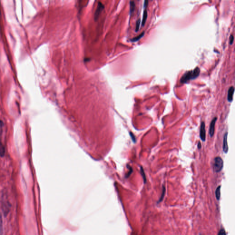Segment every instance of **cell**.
Returning <instances> with one entry per match:
<instances>
[{
	"instance_id": "cell-1",
	"label": "cell",
	"mask_w": 235,
	"mask_h": 235,
	"mask_svg": "<svg viewBox=\"0 0 235 235\" xmlns=\"http://www.w3.org/2000/svg\"><path fill=\"white\" fill-rule=\"evenodd\" d=\"M200 73V69L198 67H196L193 70L187 71L182 76L180 82L181 84L186 83L190 80H194L199 76Z\"/></svg>"
},
{
	"instance_id": "cell-2",
	"label": "cell",
	"mask_w": 235,
	"mask_h": 235,
	"mask_svg": "<svg viewBox=\"0 0 235 235\" xmlns=\"http://www.w3.org/2000/svg\"><path fill=\"white\" fill-rule=\"evenodd\" d=\"M223 161L220 157H217L214 159V164L213 165V169L214 172H220L221 171L223 168Z\"/></svg>"
},
{
	"instance_id": "cell-3",
	"label": "cell",
	"mask_w": 235,
	"mask_h": 235,
	"mask_svg": "<svg viewBox=\"0 0 235 235\" xmlns=\"http://www.w3.org/2000/svg\"><path fill=\"white\" fill-rule=\"evenodd\" d=\"M104 8V6L101 2H99L98 3V6H97V9L96 12L94 14V19L95 20H97L98 18L99 17L101 13L102 12V10Z\"/></svg>"
},
{
	"instance_id": "cell-4",
	"label": "cell",
	"mask_w": 235,
	"mask_h": 235,
	"mask_svg": "<svg viewBox=\"0 0 235 235\" xmlns=\"http://www.w3.org/2000/svg\"><path fill=\"white\" fill-rule=\"evenodd\" d=\"M200 137L202 141H205L206 140L205 125V122H202L201 124L200 130Z\"/></svg>"
},
{
	"instance_id": "cell-5",
	"label": "cell",
	"mask_w": 235,
	"mask_h": 235,
	"mask_svg": "<svg viewBox=\"0 0 235 235\" xmlns=\"http://www.w3.org/2000/svg\"><path fill=\"white\" fill-rule=\"evenodd\" d=\"M217 118L215 117L213 119L210 125L209 129V134L211 137H213L215 130V125L216 121H217Z\"/></svg>"
},
{
	"instance_id": "cell-6",
	"label": "cell",
	"mask_w": 235,
	"mask_h": 235,
	"mask_svg": "<svg viewBox=\"0 0 235 235\" xmlns=\"http://www.w3.org/2000/svg\"><path fill=\"white\" fill-rule=\"evenodd\" d=\"M227 135H228L227 132L225 134L223 138V152L225 153H226L228 151V144H227Z\"/></svg>"
},
{
	"instance_id": "cell-7",
	"label": "cell",
	"mask_w": 235,
	"mask_h": 235,
	"mask_svg": "<svg viewBox=\"0 0 235 235\" xmlns=\"http://www.w3.org/2000/svg\"><path fill=\"white\" fill-rule=\"evenodd\" d=\"M234 88L233 86H231L228 90V95H227V100L229 102H232L233 100V97L234 93Z\"/></svg>"
},
{
	"instance_id": "cell-8",
	"label": "cell",
	"mask_w": 235,
	"mask_h": 235,
	"mask_svg": "<svg viewBox=\"0 0 235 235\" xmlns=\"http://www.w3.org/2000/svg\"><path fill=\"white\" fill-rule=\"evenodd\" d=\"M2 123H0V136L1 135V132H2ZM1 139L0 138V156L3 157L4 156L5 149L3 145L2 144L1 141Z\"/></svg>"
},
{
	"instance_id": "cell-9",
	"label": "cell",
	"mask_w": 235,
	"mask_h": 235,
	"mask_svg": "<svg viewBox=\"0 0 235 235\" xmlns=\"http://www.w3.org/2000/svg\"><path fill=\"white\" fill-rule=\"evenodd\" d=\"M221 185H219L215 190V194L216 199L219 200L221 198Z\"/></svg>"
},
{
	"instance_id": "cell-10",
	"label": "cell",
	"mask_w": 235,
	"mask_h": 235,
	"mask_svg": "<svg viewBox=\"0 0 235 235\" xmlns=\"http://www.w3.org/2000/svg\"><path fill=\"white\" fill-rule=\"evenodd\" d=\"M147 10H144V12H143V17H142V22H141V26H144L145 25V23H146V21H147Z\"/></svg>"
},
{
	"instance_id": "cell-11",
	"label": "cell",
	"mask_w": 235,
	"mask_h": 235,
	"mask_svg": "<svg viewBox=\"0 0 235 235\" xmlns=\"http://www.w3.org/2000/svg\"><path fill=\"white\" fill-rule=\"evenodd\" d=\"M144 34H145V32L143 31V32L141 33V34H139V35H138V36H137V37H134V38H132V39H131L130 40V41H131V42H137L138 41H139V40H140L141 39V38H142V37H143V36L144 35Z\"/></svg>"
},
{
	"instance_id": "cell-12",
	"label": "cell",
	"mask_w": 235,
	"mask_h": 235,
	"mask_svg": "<svg viewBox=\"0 0 235 235\" xmlns=\"http://www.w3.org/2000/svg\"><path fill=\"white\" fill-rule=\"evenodd\" d=\"M166 188L164 185H163V187H162V193L161 194V197H160V198H159V200L157 201V204H159L160 202H162L163 201V199H164V197H165V194Z\"/></svg>"
},
{
	"instance_id": "cell-13",
	"label": "cell",
	"mask_w": 235,
	"mask_h": 235,
	"mask_svg": "<svg viewBox=\"0 0 235 235\" xmlns=\"http://www.w3.org/2000/svg\"><path fill=\"white\" fill-rule=\"evenodd\" d=\"M135 6H136V5H135V2L133 1H131L130 2V14H132L135 9Z\"/></svg>"
},
{
	"instance_id": "cell-14",
	"label": "cell",
	"mask_w": 235,
	"mask_h": 235,
	"mask_svg": "<svg viewBox=\"0 0 235 235\" xmlns=\"http://www.w3.org/2000/svg\"><path fill=\"white\" fill-rule=\"evenodd\" d=\"M141 176L143 177V180H144V183H146L147 181V179H146V175L144 173V169L142 167L141 168Z\"/></svg>"
},
{
	"instance_id": "cell-15",
	"label": "cell",
	"mask_w": 235,
	"mask_h": 235,
	"mask_svg": "<svg viewBox=\"0 0 235 235\" xmlns=\"http://www.w3.org/2000/svg\"><path fill=\"white\" fill-rule=\"evenodd\" d=\"M2 215L0 213V235L2 234Z\"/></svg>"
},
{
	"instance_id": "cell-16",
	"label": "cell",
	"mask_w": 235,
	"mask_h": 235,
	"mask_svg": "<svg viewBox=\"0 0 235 235\" xmlns=\"http://www.w3.org/2000/svg\"><path fill=\"white\" fill-rule=\"evenodd\" d=\"M141 24V19H139L137 20V23H136V31H138L139 29L140 26Z\"/></svg>"
},
{
	"instance_id": "cell-17",
	"label": "cell",
	"mask_w": 235,
	"mask_h": 235,
	"mask_svg": "<svg viewBox=\"0 0 235 235\" xmlns=\"http://www.w3.org/2000/svg\"><path fill=\"white\" fill-rule=\"evenodd\" d=\"M218 235H226L225 230L224 229H221L219 231Z\"/></svg>"
},
{
	"instance_id": "cell-18",
	"label": "cell",
	"mask_w": 235,
	"mask_h": 235,
	"mask_svg": "<svg viewBox=\"0 0 235 235\" xmlns=\"http://www.w3.org/2000/svg\"><path fill=\"white\" fill-rule=\"evenodd\" d=\"M234 42V36L233 35H231L230 37V44L232 45Z\"/></svg>"
},
{
	"instance_id": "cell-19",
	"label": "cell",
	"mask_w": 235,
	"mask_h": 235,
	"mask_svg": "<svg viewBox=\"0 0 235 235\" xmlns=\"http://www.w3.org/2000/svg\"><path fill=\"white\" fill-rule=\"evenodd\" d=\"M148 1H145V2H144V7H147V6L148 5Z\"/></svg>"
},
{
	"instance_id": "cell-20",
	"label": "cell",
	"mask_w": 235,
	"mask_h": 235,
	"mask_svg": "<svg viewBox=\"0 0 235 235\" xmlns=\"http://www.w3.org/2000/svg\"><path fill=\"white\" fill-rule=\"evenodd\" d=\"M201 147H202V146H201V142H200V141H199L198 144H197V148H198V149H200V148H201Z\"/></svg>"
}]
</instances>
